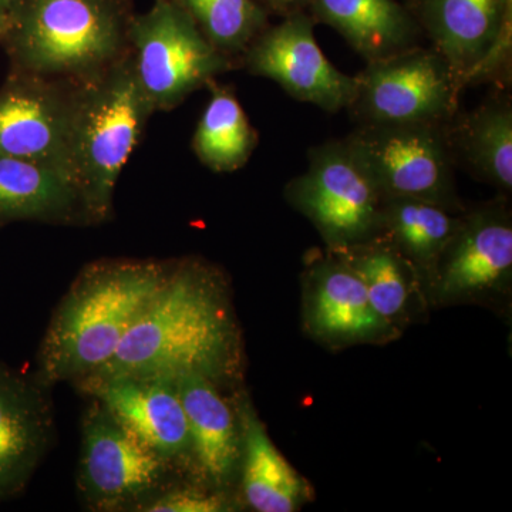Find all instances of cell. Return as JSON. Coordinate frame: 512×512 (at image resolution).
Wrapping results in <instances>:
<instances>
[{
    "label": "cell",
    "instance_id": "cell-1",
    "mask_svg": "<svg viewBox=\"0 0 512 512\" xmlns=\"http://www.w3.org/2000/svg\"><path fill=\"white\" fill-rule=\"evenodd\" d=\"M224 288L220 272L200 259L170 265L116 353L90 376L197 372L220 382L234 375L239 338Z\"/></svg>",
    "mask_w": 512,
    "mask_h": 512
},
{
    "label": "cell",
    "instance_id": "cell-2",
    "mask_svg": "<svg viewBox=\"0 0 512 512\" xmlns=\"http://www.w3.org/2000/svg\"><path fill=\"white\" fill-rule=\"evenodd\" d=\"M168 268L151 261L101 262L87 268L47 330L40 353L43 382H79L106 365L163 285Z\"/></svg>",
    "mask_w": 512,
    "mask_h": 512
},
{
    "label": "cell",
    "instance_id": "cell-3",
    "mask_svg": "<svg viewBox=\"0 0 512 512\" xmlns=\"http://www.w3.org/2000/svg\"><path fill=\"white\" fill-rule=\"evenodd\" d=\"M133 0H22L0 45L10 72L80 87L130 53Z\"/></svg>",
    "mask_w": 512,
    "mask_h": 512
},
{
    "label": "cell",
    "instance_id": "cell-4",
    "mask_svg": "<svg viewBox=\"0 0 512 512\" xmlns=\"http://www.w3.org/2000/svg\"><path fill=\"white\" fill-rule=\"evenodd\" d=\"M153 116L138 86L130 53L99 79L77 87L70 173L89 224L109 220L120 175Z\"/></svg>",
    "mask_w": 512,
    "mask_h": 512
},
{
    "label": "cell",
    "instance_id": "cell-5",
    "mask_svg": "<svg viewBox=\"0 0 512 512\" xmlns=\"http://www.w3.org/2000/svg\"><path fill=\"white\" fill-rule=\"evenodd\" d=\"M128 45L138 86L154 114L177 109L192 93L238 70L171 0H154L147 12L134 15Z\"/></svg>",
    "mask_w": 512,
    "mask_h": 512
},
{
    "label": "cell",
    "instance_id": "cell-6",
    "mask_svg": "<svg viewBox=\"0 0 512 512\" xmlns=\"http://www.w3.org/2000/svg\"><path fill=\"white\" fill-rule=\"evenodd\" d=\"M448 123L359 124L343 141L383 198H413L461 212L466 207L458 197Z\"/></svg>",
    "mask_w": 512,
    "mask_h": 512
},
{
    "label": "cell",
    "instance_id": "cell-7",
    "mask_svg": "<svg viewBox=\"0 0 512 512\" xmlns=\"http://www.w3.org/2000/svg\"><path fill=\"white\" fill-rule=\"evenodd\" d=\"M512 291V215L507 198L466 208L437 262L430 308L481 305L505 309Z\"/></svg>",
    "mask_w": 512,
    "mask_h": 512
},
{
    "label": "cell",
    "instance_id": "cell-8",
    "mask_svg": "<svg viewBox=\"0 0 512 512\" xmlns=\"http://www.w3.org/2000/svg\"><path fill=\"white\" fill-rule=\"evenodd\" d=\"M461 94L446 60L419 45L366 62L346 110L357 124L448 123Z\"/></svg>",
    "mask_w": 512,
    "mask_h": 512
},
{
    "label": "cell",
    "instance_id": "cell-9",
    "mask_svg": "<svg viewBox=\"0 0 512 512\" xmlns=\"http://www.w3.org/2000/svg\"><path fill=\"white\" fill-rule=\"evenodd\" d=\"M285 198L311 221L325 248L350 247L379 232L383 195L343 140L311 148L308 168L286 184Z\"/></svg>",
    "mask_w": 512,
    "mask_h": 512
},
{
    "label": "cell",
    "instance_id": "cell-10",
    "mask_svg": "<svg viewBox=\"0 0 512 512\" xmlns=\"http://www.w3.org/2000/svg\"><path fill=\"white\" fill-rule=\"evenodd\" d=\"M315 23L301 10L269 25L239 59L238 70L272 80L293 99L338 113L352 101L355 76L340 72L323 55Z\"/></svg>",
    "mask_w": 512,
    "mask_h": 512
},
{
    "label": "cell",
    "instance_id": "cell-11",
    "mask_svg": "<svg viewBox=\"0 0 512 512\" xmlns=\"http://www.w3.org/2000/svg\"><path fill=\"white\" fill-rule=\"evenodd\" d=\"M302 322L313 340L333 350L387 345L403 335L376 312L359 276L328 248L306 255Z\"/></svg>",
    "mask_w": 512,
    "mask_h": 512
},
{
    "label": "cell",
    "instance_id": "cell-12",
    "mask_svg": "<svg viewBox=\"0 0 512 512\" xmlns=\"http://www.w3.org/2000/svg\"><path fill=\"white\" fill-rule=\"evenodd\" d=\"M94 404L84 421L80 488L94 507H119L156 488L168 460Z\"/></svg>",
    "mask_w": 512,
    "mask_h": 512
},
{
    "label": "cell",
    "instance_id": "cell-13",
    "mask_svg": "<svg viewBox=\"0 0 512 512\" xmlns=\"http://www.w3.org/2000/svg\"><path fill=\"white\" fill-rule=\"evenodd\" d=\"M76 89L9 72L0 87V157L39 161L72 175L69 140Z\"/></svg>",
    "mask_w": 512,
    "mask_h": 512
},
{
    "label": "cell",
    "instance_id": "cell-14",
    "mask_svg": "<svg viewBox=\"0 0 512 512\" xmlns=\"http://www.w3.org/2000/svg\"><path fill=\"white\" fill-rule=\"evenodd\" d=\"M79 382L114 420L165 460L190 453L187 417L173 377L89 376Z\"/></svg>",
    "mask_w": 512,
    "mask_h": 512
},
{
    "label": "cell",
    "instance_id": "cell-15",
    "mask_svg": "<svg viewBox=\"0 0 512 512\" xmlns=\"http://www.w3.org/2000/svg\"><path fill=\"white\" fill-rule=\"evenodd\" d=\"M404 5L446 60L461 92L512 19V0H407Z\"/></svg>",
    "mask_w": 512,
    "mask_h": 512
},
{
    "label": "cell",
    "instance_id": "cell-16",
    "mask_svg": "<svg viewBox=\"0 0 512 512\" xmlns=\"http://www.w3.org/2000/svg\"><path fill=\"white\" fill-rule=\"evenodd\" d=\"M171 377L187 417L190 454L202 476L222 490L241 464V421L210 377L197 372Z\"/></svg>",
    "mask_w": 512,
    "mask_h": 512
},
{
    "label": "cell",
    "instance_id": "cell-17",
    "mask_svg": "<svg viewBox=\"0 0 512 512\" xmlns=\"http://www.w3.org/2000/svg\"><path fill=\"white\" fill-rule=\"evenodd\" d=\"M329 251L359 276L373 308L400 332L429 312L419 272L386 239L376 235L359 244Z\"/></svg>",
    "mask_w": 512,
    "mask_h": 512
},
{
    "label": "cell",
    "instance_id": "cell-18",
    "mask_svg": "<svg viewBox=\"0 0 512 512\" xmlns=\"http://www.w3.org/2000/svg\"><path fill=\"white\" fill-rule=\"evenodd\" d=\"M89 224L72 175L55 165L0 157V224Z\"/></svg>",
    "mask_w": 512,
    "mask_h": 512
},
{
    "label": "cell",
    "instance_id": "cell-19",
    "mask_svg": "<svg viewBox=\"0 0 512 512\" xmlns=\"http://www.w3.org/2000/svg\"><path fill=\"white\" fill-rule=\"evenodd\" d=\"M306 9L366 62L419 46L424 37L410 10L397 0H309Z\"/></svg>",
    "mask_w": 512,
    "mask_h": 512
},
{
    "label": "cell",
    "instance_id": "cell-20",
    "mask_svg": "<svg viewBox=\"0 0 512 512\" xmlns=\"http://www.w3.org/2000/svg\"><path fill=\"white\" fill-rule=\"evenodd\" d=\"M456 164L503 192L512 191V101L507 90L483 101L477 109L458 111L447 124Z\"/></svg>",
    "mask_w": 512,
    "mask_h": 512
},
{
    "label": "cell",
    "instance_id": "cell-21",
    "mask_svg": "<svg viewBox=\"0 0 512 512\" xmlns=\"http://www.w3.org/2000/svg\"><path fill=\"white\" fill-rule=\"evenodd\" d=\"M242 494L252 510L295 512L312 500V488L269 437L249 404L241 407Z\"/></svg>",
    "mask_w": 512,
    "mask_h": 512
},
{
    "label": "cell",
    "instance_id": "cell-22",
    "mask_svg": "<svg viewBox=\"0 0 512 512\" xmlns=\"http://www.w3.org/2000/svg\"><path fill=\"white\" fill-rule=\"evenodd\" d=\"M49 409L35 389L0 369V491L22 484L49 443Z\"/></svg>",
    "mask_w": 512,
    "mask_h": 512
},
{
    "label": "cell",
    "instance_id": "cell-23",
    "mask_svg": "<svg viewBox=\"0 0 512 512\" xmlns=\"http://www.w3.org/2000/svg\"><path fill=\"white\" fill-rule=\"evenodd\" d=\"M464 211L413 198H383L377 235L416 268L426 293L441 254L463 222Z\"/></svg>",
    "mask_w": 512,
    "mask_h": 512
},
{
    "label": "cell",
    "instance_id": "cell-24",
    "mask_svg": "<svg viewBox=\"0 0 512 512\" xmlns=\"http://www.w3.org/2000/svg\"><path fill=\"white\" fill-rule=\"evenodd\" d=\"M207 89L211 99L192 136V151L214 173H235L251 160L259 134L231 86L214 80Z\"/></svg>",
    "mask_w": 512,
    "mask_h": 512
},
{
    "label": "cell",
    "instance_id": "cell-25",
    "mask_svg": "<svg viewBox=\"0 0 512 512\" xmlns=\"http://www.w3.org/2000/svg\"><path fill=\"white\" fill-rule=\"evenodd\" d=\"M183 9L205 39L222 55L239 63L252 42L269 26L258 0H171Z\"/></svg>",
    "mask_w": 512,
    "mask_h": 512
},
{
    "label": "cell",
    "instance_id": "cell-26",
    "mask_svg": "<svg viewBox=\"0 0 512 512\" xmlns=\"http://www.w3.org/2000/svg\"><path fill=\"white\" fill-rule=\"evenodd\" d=\"M235 505L228 495L215 488L214 491L204 488H180L161 495L153 503L143 508L150 512H227L234 511Z\"/></svg>",
    "mask_w": 512,
    "mask_h": 512
},
{
    "label": "cell",
    "instance_id": "cell-27",
    "mask_svg": "<svg viewBox=\"0 0 512 512\" xmlns=\"http://www.w3.org/2000/svg\"><path fill=\"white\" fill-rule=\"evenodd\" d=\"M269 13L275 15L288 16L291 13L306 10L309 0H258Z\"/></svg>",
    "mask_w": 512,
    "mask_h": 512
},
{
    "label": "cell",
    "instance_id": "cell-28",
    "mask_svg": "<svg viewBox=\"0 0 512 512\" xmlns=\"http://www.w3.org/2000/svg\"><path fill=\"white\" fill-rule=\"evenodd\" d=\"M22 0H0V43L15 25Z\"/></svg>",
    "mask_w": 512,
    "mask_h": 512
}]
</instances>
